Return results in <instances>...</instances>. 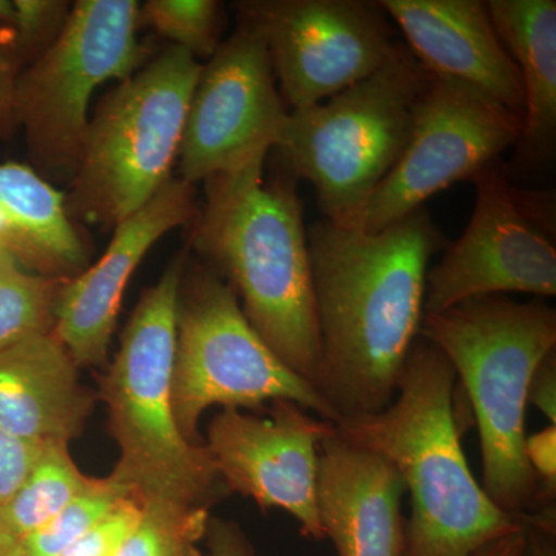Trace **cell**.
I'll return each mask as SVG.
<instances>
[{"instance_id": "6da1fadb", "label": "cell", "mask_w": 556, "mask_h": 556, "mask_svg": "<svg viewBox=\"0 0 556 556\" xmlns=\"http://www.w3.org/2000/svg\"><path fill=\"white\" fill-rule=\"evenodd\" d=\"M444 241L426 207L375 233L325 218L311 226L320 334L314 387L338 422L393 401L422 327L428 263Z\"/></svg>"}, {"instance_id": "7a4b0ae2", "label": "cell", "mask_w": 556, "mask_h": 556, "mask_svg": "<svg viewBox=\"0 0 556 556\" xmlns=\"http://www.w3.org/2000/svg\"><path fill=\"white\" fill-rule=\"evenodd\" d=\"M268 155L204 181L206 200L190 222L189 248L228 281L263 342L314 387L320 334L308 230L298 179L288 170L266 177Z\"/></svg>"}, {"instance_id": "3957f363", "label": "cell", "mask_w": 556, "mask_h": 556, "mask_svg": "<svg viewBox=\"0 0 556 556\" xmlns=\"http://www.w3.org/2000/svg\"><path fill=\"white\" fill-rule=\"evenodd\" d=\"M457 383L447 358L417 339L393 401L375 415L346 417L339 434L382 456L409 495L404 556H468L525 529L486 496L463 448Z\"/></svg>"}, {"instance_id": "277c9868", "label": "cell", "mask_w": 556, "mask_h": 556, "mask_svg": "<svg viewBox=\"0 0 556 556\" xmlns=\"http://www.w3.org/2000/svg\"><path fill=\"white\" fill-rule=\"evenodd\" d=\"M420 334L447 358L473 412L486 496L517 518L555 507L541 501L525 444L530 379L556 351V311L492 295L424 316Z\"/></svg>"}, {"instance_id": "5b68a950", "label": "cell", "mask_w": 556, "mask_h": 556, "mask_svg": "<svg viewBox=\"0 0 556 556\" xmlns=\"http://www.w3.org/2000/svg\"><path fill=\"white\" fill-rule=\"evenodd\" d=\"M189 252H179L153 287L144 289L119 350L100 378L110 437L119 448L113 471L141 501L211 508L226 492L206 445L179 433L172 407L179 288Z\"/></svg>"}, {"instance_id": "8992f818", "label": "cell", "mask_w": 556, "mask_h": 556, "mask_svg": "<svg viewBox=\"0 0 556 556\" xmlns=\"http://www.w3.org/2000/svg\"><path fill=\"white\" fill-rule=\"evenodd\" d=\"M430 73L397 42L372 75L331 100L288 113L276 148L316 190L325 219L361 228L372 193L396 166Z\"/></svg>"}, {"instance_id": "52a82bcc", "label": "cell", "mask_w": 556, "mask_h": 556, "mask_svg": "<svg viewBox=\"0 0 556 556\" xmlns=\"http://www.w3.org/2000/svg\"><path fill=\"white\" fill-rule=\"evenodd\" d=\"M201 67L170 46L105 94L65 193L73 222L115 228L174 178Z\"/></svg>"}, {"instance_id": "ba28073f", "label": "cell", "mask_w": 556, "mask_h": 556, "mask_svg": "<svg viewBox=\"0 0 556 556\" xmlns=\"http://www.w3.org/2000/svg\"><path fill=\"white\" fill-rule=\"evenodd\" d=\"M295 402L338 422L316 388L291 371L251 327L236 291L217 270L188 257L179 288L172 407L179 433L204 444L199 426L211 407L265 412L274 401Z\"/></svg>"}, {"instance_id": "9c48e42d", "label": "cell", "mask_w": 556, "mask_h": 556, "mask_svg": "<svg viewBox=\"0 0 556 556\" xmlns=\"http://www.w3.org/2000/svg\"><path fill=\"white\" fill-rule=\"evenodd\" d=\"M138 28L135 0H79L56 40L17 73L14 119L38 174L72 181L94 91L148 62Z\"/></svg>"}, {"instance_id": "30bf717a", "label": "cell", "mask_w": 556, "mask_h": 556, "mask_svg": "<svg viewBox=\"0 0 556 556\" xmlns=\"http://www.w3.org/2000/svg\"><path fill=\"white\" fill-rule=\"evenodd\" d=\"M522 118L460 80L430 75L407 146L372 193L361 229L379 232L456 182L475 179L517 146Z\"/></svg>"}, {"instance_id": "8fae6325", "label": "cell", "mask_w": 556, "mask_h": 556, "mask_svg": "<svg viewBox=\"0 0 556 556\" xmlns=\"http://www.w3.org/2000/svg\"><path fill=\"white\" fill-rule=\"evenodd\" d=\"M241 20L262 31L289 112L331 100L390 56V17L365 0H251Z\"/></svg>"}, {"instance_id": "7c38bea8", "label": "cell", "mask_w": 556, "mask_h": 556, "mask_svg": "<svg viewBox=\"0 0 556 556\" xmlns=\"http://www.w3.org/2000/svg\"><path fill=\"white\" fill-rule=\"evenodd\" d=\"M289 110L262 31L241 20L204 62L186 116L179 178L197 185L276 148Z\"/></svg>"}, {"instance_id": "4fadbf2b", "label": "cell", "mask_w": 556, "mask_h": 556, "mask_svg": "<svg viewBox=\"0 0 556 556\" xmlns=\"http://www.w3.org/2000/svg\"><path fill=\"white\" fill-rule=\"evenodd\" d=\"M334 430L331 420L280 399L263 413L223 408L208 422L204 445L226 492L249 497L262 511H287L303 536L321 541L318 453Z\"/></svg>"}, {"instance_id": "5bb4252c", "label": "cell", "mask_w": 556, "mask_h": 556, "mask_svg": "<svg viewBox=\"0 0 556 556\" xmlns=\"http://www.w3.org/2000/svg\"><path fill=\"white\" fill-rule=\"evenodd\" d=\"M473 182L477 200L467 228L428 268L424 316L510 292L556 295L555 244L536 229L506 172L495 164Z\"/></svg>"}, {"instance_id": "9a60e30c", "label": "cell", "mask_w": 556, "mask_h": 556, "mask_svg": "<svg viewBox=\"0 0 556 556\" xmlns=\"http://www.w3.org/2000/svg\"><path fill=\"white\" fill-rule=\"evenodd\" d=\"M195 185L172 178L149 203L115 226L97 263L70 278L56 305L53 334L79 368H105L124 292L139 263L170 230L195 218Z\"/></svg>"}, {"instance_id": "2e32d148", "label": "cell", "mask_w": 556, "mask_h": 556, "mask_svg": "<svg viewBox=\"0 0 556 556\" xmlns=\"http://www.w3.org/2000/svg\"><path fill=\"white\" fill-rule=\"evenodd\" d=\"M405 493L396 468L338 428L320 442L318 521L338 556H404Z\"/></svg>"}, {"instance_id": "e0dca14e", "label": "cell", "mask_w": 556, "mask_h": 556, "mask_svg": "<svg viewBox=\"0 0 556 556\" xmlns=\"http://www.w3.org/2000/svg\"><path fill=\"white\" fill-rule=\"evenodd\" d=\"M405 36L408 50L430 75L466 83L521 116L525 91L485 2L380 0Z\"/></svg>"}, {"instance_id": "ac0fdd59", "label": "cell", "mask_w": 556, "mask_h": 556, "mask_svg": "<svg viewBox=\"0 0 556 556\" xmlns=\"http://www.w3.org/2000/svg\"><path fill=\"white\" fill-rule=\"evenodd\" d=\"M97 401L53 332L0 351V430L33 444L70 445L86 430Z\"/></svg>"}, {"instance_id": "d6986e66", "label": "cell", "mask_w": 556, "mask_h": 556, "mask_svg": "<svg viewBox=\"0 0 556 556\" xmlns=\"http://www.w3.org/2000/svg\"><path fill=\"white\" fill-rule=\"evenodd\" d=\"M485 3L504 49L517 65L525 91L515 161L521 169H540L554 156L556 142V2Z\"/></svg>"}, {"instance_id": "ffe728a7", "label": "cell", "mask_w": 556, "mask_h": 556, "mask_svg": "<svg viewBox=\"0 0 556 556\" xmlns=\"http://www.w3.org/2000/svg\"><path fill=\"white\" fill-rule=\"evenodd\" d=\"M0 206L30 241L42 276H78L89 263V248L68 215L65 195L33 167L0 163Z\"/></svg>"}, {"instance_id": "44dd1931", "label": "cell", "mask_w": 556, "mask_h": 556, "mask_svg": "<svg viewBox=\"0 0 556 556\" xmlns=\"http://www.w3.org/2000/svg\"><path fill=\"white\" fill-rule=\"evenodd\" d=\"M91 481L93 478L84 475L76 466L68 444H43L27 478L0 510V518L14 536L28 535L86 492Z\"/></svg>"}, {"instance_id": "7402d4cb", "label": "cell", "mask_w": 556, "mask_h": 556, "mask_svg": "<svg viewBox=\"0 0 556 556\" xmlns=\"http://www.w3.org/2000/svg\"><path fill=\"white\" fill-rule=\"evenodd\" d=\"M67 281L30 273L0 252V351L53 332L58 300Z\"/></svg>"}, {"instance_id": "603a6c76", "label": "cell", "mask_w": 556, "mask_h": 556, "mask_svg": "<svg viewBox=\"0 0 556 556\" xmlns=\"http://www.w3.org/2000/svg\"><path fill=\"white\" fill-rule=\"evenodd\" d=\"M129 497L138 496L131 485L115 471L109 477L93 478L89 489L76 496L56 517L35 532L20 538L16 556L62 554Z\"/></svg>"}, {"instance_id": "cb8c5ba5", "label": "cell", "mask_w": 556, "mask_h": 556, "mask_svg": "<svg viewBox=\"0 0 556 556\" xmlns=\"http://www.w3.org/2000/svg\"><path fill=\"white\" fill-rule=\"evenodd\" d=\"M208 521V507L142 501L137 525L116 556H204L199 544Z\"/></svg>"}, {"instance_id": "d4e9b609", "label": "cell", "mask_w": 556, "mask_h": 556, "mask_svg": "<svg viewBox=\"0 0 556 556\" xmlns=\"http://www.w3.org/2000/svg\"><path fill=\"white\" fill-rule=\"evenodd\" d=\"M141 24L204 64L223 43L225 14L215 0H148L139 7Z\"/></svg>"}, {"instance_id": "484cf974", "label": "cell", "mask_w": 556, "mask_h": 556, "mask_svg": "<svg viewBox=\"0 0 556 556\" xmlns=\"http://www.w3.org/2000/svg\"><path fill=\"white\" fill-rule=\"evenodd\" d=\"M14 17L5 25L7 46L20 72L39 56L67 24L72 3L64 0H13Z\"/></svg>"}, {"instance_id": "4316f807", "label": "cell", "mask_w": 556, "mask_h": 556, "mask_svg": "<svg viewBox=\"0 0 556 556\" xmlns=\"http://www.w3.org/2000/svg\"><path fill=\"white\" fill-rule=\"evenodd\" d=\"M142 501L138 497L124 500L109 517L93 527L87 535L76 541L58 556H116L124 540L137 525Z\"/></svg>"}, {"instance_id": "83f0119b", "label": "cell", "mask_w": 556, "mask_h": 556, "mask_svg": "<svg viewBox=\"0 0 556 556\" xmlns=\"http://www.w3.org/2000/svg\"><path fill=\"white\" fill-rule=\"evenodd\" d=\"M43 444H33L0 430V510L17 492Z\"/></svg>"}, {"instance_id": "f1b7e54d", "label": "cell", "mask_w": 556, "mask_h": 556, "mask_svg": "<svg viewBox=\"0 0 556 556\" xmlns=\"http://www.w3.org/2000/svg\"><path fill=\"white\" fill-rule=\"evenodd\" d=\"M525 453L527 464L540 485L544 506H555L556 497V426H548L527 434Z\"/></svg>"}, {"instance_id": "f546056e", "label": "cell", "mask_w": 556, "mask_h": 556, "mask_svg": "<svg viewBox=\"0 0 556 556\" xmlns=\"http://www.w3.org/2000/svg\"><path fill=\"white\" fill-rule=\"evenodd\" d=\"M204 556H255L254 546L237 522L211 517Z\"/></svg>"}, {"instance_id": "4dcf8cb0", "label": "cell", "mask_w": 556, "mask_h": 556, "mask_svg": "<svg viewBox=\"0 0 556 556\" xmlns=\"http://www.w3.org/2000/svg\"><path fill=\"white\" fill-rule=\"evenodd\" d=\"M519 556H556V506L527 515Z\"/></svg>"}, {"instance_id": "1f68e13d", "label": "cell", "mask_w": 556, "mask_h": 556, "mask_svg": "<svg viewBox=\"0 0 556 556\" xmlns=\"http://www.w3.org/2000/svg\"><path fill=\"white\" fill-rule=\"evenodd\" d=\"M20 68L11 56L5 36L0 35V141L16 130L14 119V89Z\"/></svg>"}, {"instance_id": "d6a6232c", "label": "cell", "mask_w": 556, "mask_h": 556, "mask_svg": "<svg viewBox=\"0 0 556 556\" xmlns=\"http://www.w3.org/2000/svg\"><path fill=\"white\" fill-rule=\"evenodd\" d=\"M529 405L540 409L556 426V351L538 365L529 386Z\"/></svg>"}, {"instance_id": "836d02e7", "label": "cell", "mask_w": 556, "mask_h": 556, "mask_svg": "<svg viewBox=\"0 0 556 556\" xmlns=\"http://www.w3.org/2000/svg\"><path fill=\"white\" fill-rule=\"evenodd\" d=\"M522 543H525V529L521 532L511 533V535L497 538L468 556H519Z\"/></svg>"}, {"instance_id": "e575fe53", "label": "cell", "mask_w": 556, "mask_h": 556, "mask_svg": "<svg viewBox=\"0 0 556 556\" xmlns=\"http://www.w3.org/2000/svg\"><path fill=\"white\" fill-rule=\"evenodd\" d=\"M17 543H20V538L14 536L0 518V556H16Z\"/></svg>"}, {"instance_id": "d590c367", "label": "cell", "mask_w": 556, "mask_h": 556, "mask_svg": "<svg viewBox=\"0 0 556 556\" xmlns=\"http://www.w3.org/2000/svg\"><path fill=\"white\" fill-rule=\"evenodd\" d=\"M14 17L13 0H0V24L10 25Z\"/></svg>"}]
</instances>
